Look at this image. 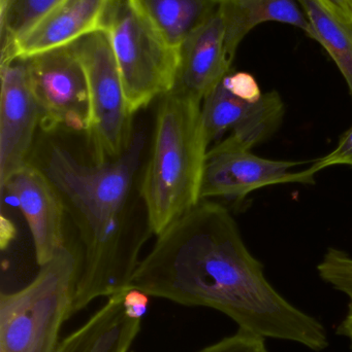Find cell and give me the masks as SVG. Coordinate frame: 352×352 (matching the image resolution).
I'll return each mask as SVG.
<instances>
[{"label":"cell","mask_w":352,"mask_h":352,"mask_svg":"<svg viewBox=\"0 0 352 352\" xmlns=\"http://www.w3.org/2000/svg\"><path fill=\"white\" fill-rule=\"evenodd\" d=\"M130 287L180 305L218 310L239 330L264 339L298 343L315 352L330 344L324 324L269 283L229 211L207 199L157 236Z\"/></svg>","instance_id":"cell-1"},{"label":"cell","mask_w":352,"mask_h":352,"mask_svg":"<svg viewBox=\"0 0 352 352\" xmlns=\"http://www.w3.org/2000/svg\"><path fill=\"white\" fill-rule=\"evenodd\" d=\"M146 136L134 133L125 152L109 162L89 165L54 146L45 173L76 223L82 260L74 309L76 314L99 297L130 289L140 252L150 235L141 192Z\"/></svg>","instance_id":"cell-2"},{"label":"cell","mask_w":352,"mask_h":352,"mask_svg":"<svg viewBox=\"0 0 352 352\" xmlns=\"http://www.w3.org/2000/svg\"><path fill=\"white\" fill-rule=\"evenodd\" d=\"M208 152L202 103L175 93L163 95L141 184L153 235L158 236L202 200Z\"/></svg>","instance_id":"cell-3"},{"label":"cell","mask_w":352,"mask_h":352,"mask_svg":"<svg viewBox=\"0 0 352 352\" xmlns=\"http://www.w3.org/2000/svg\"><path fill=\"white\" fill-rule=\"evenodd\" d=\"M80 260L68 246L20 291L0 297V352H55L74 314Z\"/></svg>","instance_id":"cell-4"},{"label":"cell","mask_w":352,"mask_h":352,"mask_svg":"<svg viewBox=\"0 0 352 352\" xmlns=\"http://www.w3.org/2000/svg\"><path fill=\"white\" fill-rule=\"evenodd\" d=\"M101 29L109 35L132 113L172 90L179 50L167 43L138 0H109Z\"/></svg>","instance_id":"cell-5"},{"label":"cell","mask_w":352,"mask_h":352,"mask_svg":"<svg viewBox=\"0 0 352 352\" xmlns=\"http://www.w3.org/2000/svg\"><path fill=\"white\" fill-rule=\"evenodd\" d=\"M84 67L90 98L87 140L93 163L119 158L132 142V115L109 35L93 31L70 45Z\"/></svg>","instance_id":"cell-6"},{"label":"cell","mask_w":352,"mask_h":352,"mask_svg":"<svg viewBox=\"0 0 352 352\" xmlns=\"http://www.w3.org/2000/svg\"><path fill=\"white\" fill-rule=\"evenodd\" d=\"M45 132L87 131L90 98L84 67L70 45L24 58Z\"/></svg>","instance_id":"cell-7"},{"label":"cell","mask_w":352,"mask_h":352,"mask_svg":"<svg viewBox=\"0 0 352 352\" xmlns=\"http://www.w3.org/2000/svg\"><path fill=\"white\" fill-rule=\"evenodd\" d=\"M305 162L265 159L251 151L215 144L207 155L200 199L243 200L250 192L265 186L285 184H315L311 168L293 171Z\"/></svg>","instance_id":"cell-8"},{"label":"cell","mask_w":352,"mask_h":352,"mask_svg":"<svg viewBox=\"0 0 352 352\" xmlns=\"http://www.w3.org/2000/svg\"><path fill=\"white\" fill-rule=\"evenodd\" d=\"M0 188L27 164L41 111L24 58L0 65Z\"/></svg>","instance_id":"cell-9"},{"label":"cell","mask_w":352,"mask_h":352,"mask_svg":"<svg viewBox=\"0 0 352 352\" xmlns=\"http://www.w3.org/2000/svg\"><path fill=\"white\" fill-rule=\"evenodd\" d=\"M18 201L34 245L39 267L63 248V200L45 171L27 163L4 186Z\"/></svg>","instance_id":"cell-10"},{"label":"cell","mask_w":352,"mask_h":352,"mask_svg":"<svg viewBox=\"0 0 352 352\" xmlns=\"http://www.w3.org/2000/svg\"><path fill=\"white\" fill-rule=\"evenodd\" d=\"M233 62L225 51V27L220 8L179 49V64L169 92L203 103L229 74Z\"/></svg>","instance_id":"cell-11"},{"label":"cell","mask_w":352,"mask_h":352,"mask_svg":"<svg viewBox=\"0 0 352 352\" xmlns=\"http://www.w3.org/2000/svg\"><path fill=\"white\" fill-rule=\"evenodd\" d=\"M109 0H62L34 26L1 52V64L72 45L101 29Z\"/></svg>","instance_id":"cell-12"},{"label":"cell","mask_w":352,"mask_h":352,"mask_svg":"<svg viewBox=\"0 0 352 352\" xmlns=\"http://www.w3.org/2000/svg\"><path fill=\"white\" fill-rule=\"evenodd\" d=\"M126 291V289H125ZM125 291L111 296L55 352H128L141 331L142 318L126 305Z\"/></svg>","instance_id":"cell-13"},{"label":"cell","mask_w":352,"mask_h":352,"mask_svg":"<svg viewBox=\"0 0 352 352\" xmlns=\"http://www.w3.org/2000/svg\"><path fill=\"white\" fill-rule=\"evenodd\" d=\"M225 27V51L231 62L250 30L266 22H280L301 29L313 38V30L299 0H221Z\"/></svg>","instance_id":"cell-14"},{"label":"cell","mask_w":352,"mask_h":352,"mask_svg":"<svg viewBox=\"0 0 352 352\" xmlns=\"http://www.w3.org/2000/svg\"><path fill=\"white\" fill-rule=\"evenodd\" d=\"M138 1L167 43L177 50L218 12L221 4V0Z\"/></svg>","instance_id":"cell-15"},{"label":"cell","mask_w":352,"mask_h":352,"mask_svg":"<svg viewBox=\"0 0 352 352\" xmlns=\"http://www.w3.org/2000/svg\"><path fill=\"white\" fill-rule=\"evenodd\" d=\"M313 30L346 80L352 96V27L329 12L316 0H299Z\"/></svg>","instance_id":"cell-16"},{"label":"cell","mask_w":352,"mask_h":352,"mask_svg":"<svg viewBox=\"0 0 352 352\" xmlns=\"http://www.w3.org/2000/svg\"><path fill=\"white\" fill-rule=\"evenodd\" d=\"M284 113V102L279 93H265L260 100L252 103L231 135L220 142L225 146L251 151L278 129Z\"/></svg>","instance_id":"cell-17"},{"label":"cell","mask_w":352,"mask_h":352,"mask_svg":"<svg viewBox=\"0 0 352 352\" xmlns=\"http://www.w3.org/2000/svg\"><path fill=\"white\" fill-rule=\"evenodd\" d=\"M252 103L235 96L221 82L202 103L203 129L209 146L233 131Z\"/></svg>","instance_id":"cell-18"},{"label":"cell","mask_w":352,"mask_h":352,"mask_svg":"<svg viewBox=\"0 0 352 352\" xmlns=\"http://www.w3.org/2000/svg\"><path fill=\"white\" fill-rule=\"evenodd\" d=\"M62 0H0L1 52L34 26Z\"/></svg>","instance_id":"cell-19"},{"label":"cell","mask_w":352,"mask_h":352,"mask_svg":"<svg viewBox=\"0 0 352 352\" xmlns=\"http://www.w3.org/2000/svg\"><path fill=\"white\" fill-rule=\"evenodd\" d=\"M324 283L347 298V311L337 329V334L349 341L352 351V256L338 248H329L318 265Z\"/></svg>","instance_id":"cell-20"},{"label":"cell","mask_w":352,"mask_h":352,"mask_svg":"<svg viewBox=\"0 0 352 352\" xmlns=\"http://www.w3.org/2000/svg\"><path fill=\"white\" fill-rule=\"evenodd\" d=\"M198 352H269L266 339L251 333L239 330L231 336L225 337L214 344Z\"/></svg>","instance_id":"cell-21"},{"label":"cell","mask_w":352,"mask_h":352,"mask_svg":"<svg viewBox=\"0 0 352 352\" xmlns=\"http://www.w3.org/2000/svg\"><path fill=\"white\" fill-rule=\"evenodd\" d=\"M335 165H349L352 166V126L341 136L336 148L322 158L312 162L311 170L318 175L322 169Z\"/></svg>","instance_id":"cell-22"},{"label":"cell","mask_w":352,"mask_h":352,"mask_svg":"<svg viewBox=\"0 0 352 352\" xmlns=\"http://www.w3.org/2000/svg\"><path fill=\"white\" fill-rule=\"evenodd\" d=\"M222 82L229 92L247 102H256L264 95L256 78L247 72L227 74Z\"/></svg>","instance_id":"cell-23"},{"label":"cell","mask_w":352,"mask_h":352,"mask_svg":"<svg viewBox=\"0 0 352 352\" xmlns=\"http://www.w3.org/2000/svg\"><path fill=\"white\" fill-rule=\"evenodd\" d=\"M333 16L352 27V0H316Z\"/></svg>","instance_id":"cell-24"},{"label":"cell","mask_w":352,"mask_h":352,"mask_svg":"<svg viewBox=\"0 0 352 352\" xmlns=\"http://www.w3.org/2000/svg\"><path fill=\"white\" fill-rule=\"evenodd\" d=\"M17 229L12 221L1 214L0 217V246L4 250L16 237Z\"/></svg>","instance_id":"cell-25"}]
</instances>
